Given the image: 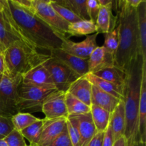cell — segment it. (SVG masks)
I'll list each match as a JSON object with an SVG mask.
<instances>
[{
    "mask_svg": "<svg viewBox=\"0 0 146 146\" xmlns=\"http://www.w3.org/2000/svg\"><path fill=\"white\" fill-rule=\"evenodd\" d=\"M116 19L119 28V44L114 56V65L127 72L130 64L141 56L136 8L127 0L118 1Z\"/></svg>",
    "mask_w": 146,
    "mask_h": 146,
    "instance_id": "6da1fadb",
    "label": "cell"
},
{
    "mask_svg": "<svg viewBox=\"0 0 146 146\" xmlns=\"http://www.w3.org/2000/svg\"><path fill=\"white\" fill-rule=\"evenodd\" d=\"M8 4L23 36L31 46L48 53L53 49L61 48L64 38L34 12L23 9L14 0H9Z\"/></svg>",
    "mask_w": 146,
    "mask_h": 146,
    "instance_id": "7a4b0ae2",
    "label": "cell"
},
{
    "mask_svg": "<svg viewBox=\"0 0 146 146\" xmlns=\"http://www.w3.org/2000/svg\"><path fill=\"white\" fill-rule=\"evenodd\" d=\"M141 56L132 61L127 71L124 89L123 104L125 115V135L127 143L140 142L138 129V115L141 94L143 65Z\"/></svg>",
    "mask_w": 146,
    "mask_h": 146,
    "instance_id": "3957f363",
    "label": "cell"
},
{
    "mask_svg": "<svg viewBox=\"0 0 146 146\" xmlns=\"http://www.w3.org/2000/svg\"><path fill=\"white\" fill-rule=\"evenodd\" d=\"M2 54L5 65L4 74L9 78L22 76L50 57L48 54L39 52L36 48L21 41L13 44Z\"/></svg>",
    "mask_w": 146,
    "mask_h": 146,
    "instance_id": "277c9868",
    "label": "cell"
},
{
    "mask_svg": "<svg viewBox=\"0 0 146 146\" xmlns=\"http://www.w3.org/2000/svg\"><path fill=\"white\" fill-rule=\"evenodd\" d=\"M21 81V76L14 78L0 76V115L11 118L19 112L18 89Z\"/></svg>",
    "mask_w": 146,
    "mask_h": 146,
    "instance_id": "5b68a950",
    "label": "cell"
},
{
    "mask_svg": "<svg viewBox=\"0 0 146 146\" xmlns=\"http://www.w3.org/2000/svg\"><path fill=\"white\" fill-rule=\"evenodd\" d=\"M56 89L39 88L23 83L19 86L18 110L19 112H40L44 101Z\"/></svg>",
    "mask_w": 146,
    "mask_h": 146,
    "instance_id": "8992f818",
    "label": "cell"
},
{
    "mask_svg": "<svg viewBox=\"0 0 146 146\" xmlns=\"http://www.w3.org/2000/svg\"><path fill=\"white\" fill-rule=\"evenodd\" d=\"M34 13L61 38H69L70 24L64 21L51 5V0H33Z\"/></svg>",
    "mask_w": 146,
    "mask_h": 146,
    "instance_id": "52a82bcc",
    "label": "cell"
},
{
    "mask_svg": "<svg viewBox=\"0 0 146 146\" xmlns=\"http://www.w3.org/2000/svg\"><path fill=\"white\" fill-rule=\"evenodd\" d=\"M42 64L49 73L58 91L66 93L71 84L81 77L65 64L51 56Z\"/></svg>",
    "mask_w": 146,
    "mask_h": 146,
    "instance_id": "ba28073f",
    "label": "cell"
},
{
    "mask_svg": "<svg viewBox=\"0 0 146 146\" xmlns=\"http://www.w3.org/2000/svg\"><path fill=\"white\" fill-rule=\"evenodd\" d=\"M98 34L86 36V38L81 42H74L69 38H65L62 40L61 49L68 54L81 58H88L92 51L96 48V38Z\"/></svg>",
    "mask_w": 146,
    "mask_h": 146,
    "instance_id": "9c48e42d",
    "label": "cell"
},
{
    "mask_svg": "<svg viewBox=\"0 0 146 146\" xmlns=\"http://www.w3.org/2000/svg\"><path fill=\"white\" fill-rule=\"evenodd\" d=\"M65 94L57 91L44 101L41 112L45 115V119L68 118V115L65 104Z\"/></svg>",
    "mask_w": 146,
    "mask_h": 146,
    "instance_id": "30bf717a",
    "label": "cell"
},
{
    "mask_svg": "<svg viewBox=\"0 0 146 146\" xmlns=\"http://www.w3.org/2000/svg\"><path fill=\"white\" fill-rule=\"evenodd\" d=\"M49 56L65 64L74 72L82 77L88 74V58H81L65 52L61 48H55L48 53Z\"/></svg>",
    "mask_w": 146,
    "mask_h": 146,
    "instance_id": "8fae6325",
    "label": "cell"
},
{
    "mask_svg": "<svg viewBox=\"0 0 146 146\" xmlns=\"http://www.w3.org/2000/svg\"><path fill=\"white\" fill-rule=\"evenodd\" d=\"M21 83L39 88L56 89L49 73L43 64L37 66L24 74Z\"/></svg>",
    "mask_w": 146,
    "mask_h": 146,
    "instance_id": "7c38bea8",
    "label": "cell"
},
{
    "mask_svg": "<svg viewBox=\"0 0 146 146\" xmlns=\"http://www.w3.org/2000/svg\"><path fill=\"white\" fill-rule=\"evenodd\" d=\"M66 120L65 118L54 119L44 118L41 137L37 146H47L54 141L58 135L67 128Z\"/></svg>",
    "mask_w": 146,
    "mask_h": 146,
    "instance_id": "4fadbf2b",
    "label": "cell"
},
{
    "mask_svg": "<svg viewBox=\"0 0 146 146\" xmlns=\"http://www.w3.org/2000/svg\"><path fill=\"white\" fill-rule=\"evenodd\" d=\"M114 54L104 46H97L88 58V74H94L106 68L113 66Z\"/></svg>",
    "mask_w": 146,
    "mask_h": 146,
    "instance_id": "5bb4252c",
    "label": "cell"
},
{
    "mask_svg": "<svg viewBox=\"0 0 146 146\" xmlns=\"http://www.w3.org/2000/svg\"><path fill=\"white\" fill-rule=\"evenodd\" d=\"M138 129L140 142L146 143V63L143 65L141 94L138 115Z\"/></svg>",
    "mask_w": 146,
    "mask_h": 146,
    "instance_id": "9a60e30c",
    "label": "cell"
},
{
    "mask_svg": "<svg viewBox=\"0 0 146 146\" xmlns=\"http://www.w3.org/2000/svg\"><path fill=\"white\" fill-rule=\"evenodd\" d=\"M75 118L81 135V146H86L97 133L91 113L71 115Z\"/></svg>",
    "mask_w": 146,
    "mask_h": 146,
    "instance_id": "2e32d148",
    "label": "cell"
},
{
    "mask_svg": "<svg viewBox=\"0 0 146 146\" xmlns=\"http://www.w3.org/2000/svg\"><path fill=\"white\" fill-rule=\"evenodd\" d=\"M121 101V100L113 96L111 94L104 92L96 86L92 85L91 105L101 107L111 113Z\"/></svg>",
    "mask_w": 146,
    "mask_h": 146,
    "instance_id": "e0dca14e",
    "label": "cell"
},
{
    "mask_svg": "<svg viewBox=\"0 0 146 146\" xmlns=\"http://www.w3.org/2000/svg\"><path fill=\"white\" fill-rule=\"evenodd\" d=\"M91 88L92 84L84 76L80 77L74 81L67 92L78 98L88 106L91 105Z\"/></svg>",
    "mask_w": 146,
    "mask_h": 146,
    "instance_id": "ac0fdd59",
    "label": "cell"
},
{
    "mask_svg": "<svg viewBox=\"0 0 146 146\" xmlns=\"http://www.w3.org/2000/svg\"><path fill=\"white\" fill-rule=\"evenodd\" d=\"M110 125L111 126L114 141L124 136L125 131V115L123 101H121L111 115Z\"/></svg>",
    "mask_w": 146,
    "mask_h": 146,
    "instance_id": "d6986e66",
    "label": "cell"
},
{
    "mask_svg": "<svg viewBox=\"0 0 146 146\" xmlns=\"http://www.w3.org/2000/svg\"><path fill=\"white\" fill-rule=\"evenodd\" d=\"M137 21L140 47L143 61L146 63V1L142 0L137 7Z\"/></svg>",
    "mask_w": 146,
    "mask_h": 146,
    "instance_id": "ffe728a7",
    "label": "cell"
},
{
    "mask_svg": "<svg viewBox=\"0 0 146 146\" xmlns=\"http://www.w3.org/2000/svg\"><path fill=\"white\" fill-rule=\"evenodd\" d=\"M92 74L98 78L109 81L118 86L125 88V83H126L127 72L115 66L106 68Z\"/></svg>",
    "mask_w": 146,
    "mask_h": 146,
    "instance_id": "44dd1931",
    "label": "cell"
},
{
    "mask_svg": "<svg viewBox=\"0 0 146 146\" xmlns=\"http://www.w3.org/2000/svg\"><path fill=\"white\" fill-rule=\"evenodd\" d=\"M85 77L92 85L96 86L99 89L102 90L104 92L111 94L118 99L123 101L125 88L118 86L115 85V84H112L109 81L98 78L92 74H87L85 76Z\"/></svg>",
    "mask_w": 146,
    "mask_h": 146,
    "instance_id": "7402d4cb",
    "label": "cell"
},
{
    "mask_svg": "<svg viewBox=\"0 0 146 146\" xmlns=\"http://www.w3.org/2000/svg\"><path fill=\"white\" fill-rule=\"evenodd\" d=\"M90 108L91 118L97 132H105L109 125L111 113L95 105H91Z\"/></svg>",
    "mask_w": 146,
    "mask_h": 146,
    "instance_id": "603a6c76",
    "label": "cell"
},
{
    "mask_svg": "<svg viewBox=\"0 0 146 146\" xmlns=\"http://www.w3.org/2000/svg\"><path fill=\"white\" fill-rule=\"evenodd\" d=\"M118 44H119V28H118L116 17H115L111 23L109 31L104 34V44L102 46H104L106 49L115 56Z\"/></svg>",
    "mask_w": 146,
    "mask_h": 146,
    "instance_id": "cb8c5ba5",
    "label": "cell"
},
{
    "mask_svg": "<svg viewBox=\"0 0 146 146\" xmlns=\"http://www.w3.org/2000/svg\"><path fill=\"white\" fill-rule=\"evenodd\" d=\"M54 1L58 5L69 9L81 19L89 20L87 13V0H56Z\"/></svg>",
    "mask_w": 146,
    "mask_h": 146,
    "instance_id": "d4e9b609",
    "label": "cell"
},
{
    "mask_svg": "<svg viewBox=\"0 0 146 146\" xmlns=\"http://www.w3.org/2000/svg\"><path fill=\"white\" fill-rule=\"evenodd\" d=\"M96 33V24L90 20H81L71 24L68 27V34L71 36H88Z\"/></svg>",
    "mask_w": 146,
    "mask_h": 146,
    "instance_id": "484cf974",
    "label": "cell"
},
{
    "mask_svg": "<svg viewBox=\"0 0 146 146\" xmlns=\"http://www.w3.org/2000/svg\"><path fill=\"white\" fill-rule=\"evenodd\" d=\"M17 41H21L11 32L7 21L2 15V13L0 12V44L2 48L3 52L9 46Z\"/></svg>",
    "mask_w": 146,
    "mask_h": 146,
    "instance_id": "4316f807",
    "label": "cell"
},
{
    "mask_svg": "<svg viewBox=\"0 0 146 146\" xmlns=\"http://www.w3.org/2000/svg\"><path fill=\"white\" fill-rule=\"evenodd\" d=\"M114 17H113L112 10L110 7H101L98 12L96 21L97 34H106L109 31L111 23Z\"/></svg>",
    "mask_w": 146,
    "mask_h": 146,
    "instance_id": "83f0119b",
    "label": "cell"
},
{
    "mask_svg": "<svg viewBox=\"0 0 146 146\" xmlns=\"http://www.w3.org/2000/svg\"><path fill=\"white\" fill-rule=\"evenodd\" d=\"M65 104L68 115H75L89 113L90 106L66 92L65 94Z\"/></svg>",
    "mask_w": 146,
    "mask_h": 146,
    "instance_id": "f1b7e54d",
    "label": "cell"
},
{
    "mask_svg": "<svg viewBox=\"0 0 146 146\" xmlns=\"http://www.w3.org/2000/svg\"><path fill=\"white\" fill-rule=\"evenodd\" d=\"M43 124H44V119L39 118L36 122L20 132L23 137L29 142L31 146H37L41 137Z\"/></svg>",
    "mask_w": 146,
    "mask_h": 146,
    "instance_id": "f546056e",
    "label": "cell"
},
{
    "mask_svg": "<svg viewBox=\"0 0 146 146\" xmlns=\"http://www.w3.org/2000/svg\"><path fill=\"white\" fill-rule=\"evenodd\" d=\"M39 118H36L29 113L19 112L11 117V122L14 130L21 132L29 125L36 122Z\"/></svg>",
    "mask_w": 146,
    "mask_h": 146,
    "instance_id": "4dcf8cb0",
    "label": "cell"
},
{
    "mask_svg": "<svg viewBox=\"0 0 146 146\" xmlns=\"http://www.w3.org/2000/svg\"><path fill=\"white\" fill-rule=\"evenodd\" d=\"M66 126L69 138L73 146H81V135L75 118L68 115L66 120Z\"/></svg>",
    "mask_w": 146,
    "mask_h": 146,
    "instance_id": "1f68e13d",
    "label": "cell"
},
{
    "mask_svg": "<svg viewBox=\"0 0 146 146\" xmlns=\"http://www.w3.org/2000/svg\"><path fill=\"white\" fill-rule=\"evenodd\" d=\"M51 5L53 7L54 10L56 11L57 14L64 20L66 22H68V24H74V23L77 22V21H81V19L78 17V16L76 15L74 13H73L72 11H70L68 9L65 8V7H62L61 5H58L56 3L54 2L53 0H51Z\"/></svg>",
    "mask_w": 146,
    "mask_h": 146,
    "instance_id": "d6a6232c",
    "label": "cell"
},
{
    "mask_svg": "<svg viewBox=\"0 0 146 146\" xmlns=\"http://www.w3.org/2000/svg\"><path fill=\"white\" fill-rule=\"evenodd\" d=\"M21 133L14 129L4 140L8 146H31L26 143Z\"/></svg>",
    "mask_w": 146,
    "mask_h": 146,
    "instance_id": "836d02e7",
    "label": "cell"
},
{
    "mask_svg": "<svg viewBox=\"0 0 146 146\" xmlns=\"http://www.w3.org/2000/svg\"><path fill=\"white\" fill-rule=\"evenodd\" d=\"M14 129L11 118L0 115V140H4Z\"/></svg>",
    "mask_w": 146,
    "mask_h": 146,
    "instance_id": "e575fe53",
    "label": "cell"
},
{
    "mask_svg": "<svg viewBox=\"0 0 146 146\" xmlns=\"http://www.w3.org/2000/svg\"><path fill=\"white\" fill-rule=\"evenodd\" d=\"M86 7L89 20L96 24L98 12L101 8L98 1V0H87Z\"/></svg>",
    "mask_w": 146,
    "mask_h": 146,
    "instance_id": "d590c367",
    "label": "cell"
},
{
    "mask_svg": "<svg viewBox=\"0 0 146 146\" xmlns=\"http://www.w3.org/2000/svg\"><path fill=\"white\" fill-rule=\"evenodd\" d=\"M47 146H73L69 138L67 128Z\"/></svg>",
    "mask_w": 146,
    "mask_h": 146,
    "instance_id": "8d00e7d4",
    "label": "cell"
},
{
    "mask_svg": "<svg viewBox=\"0 0 146 146\" xmlns=\"http://www.w3.org/2000/svg\"><path fill=\"white\" fill-rule=\"evenodd\" d=\"M114 137L113 134L112 129H111V125H108L106 131L104 132V139H103L102 146H113L114 143Z\"/></svg>",
    "mask_w": 146,
    "mask_h": 146,
    "instance_id": "74e56055",
    "label": "cell"
},
{
    "mask_svg": "<svg viewBox=\"0 0 146 146\" xmlns=\"http://www.w3.org/2000/svg\"><path fill=\"white\" fill-rule=\"evenodd\" d=\"M104 132H97L86 146H102Z\"/></svg>",
    "mask_w": 146,
    "mask_h": 146,
    "instance_id": "f35d334b",
    "label": "cell"
},
{
    "mask_svg": "<svg viewBox=\"0 0 146 146\" xmlns=\"http://www.w3.org/2000/svg\"><path fill=\"white\" fill-rule=\"evenodd\" d=\"M14 2L17 3L19 6L22 7L24 9L34 12L33 0H14Z\"/></svg>",
    "mask_w": 146,
    "mask_h": 146,
    "instance_id": "ab89813d",
    "label": "cell"
},
{
    "mask_svg": "<svg viewBox=\"0 0 146 146\" xmlns=\"http://www.w3.org/2000/svg\"><path fill=\"white\" fill-rule=\"evenodd\" d=\"M113 146H127V140L125 137L123 136L114 141Z\"/></svg>",
    "mask_w": 146,
    "mask_h": 146,
    "instance_id": "60d3db41",
    "label": "cell"
},
{
    "mask_svg": "<svg viewBox=\"0 0 146 146\" xmlns=\"http://www.w3.org/2000/svg\"><path fill=\"white\" fill-rule=\"evenodd\" d=\"M5 70V65H4V58L3 54H0V76L4 74Z\"/></svg>",
    "mask_w": 146,
    "mask_h": 146,
    "instance_id": "b9f144b4",
    "label": "cell"
},
{
    "mask_svg": "<svg viewBox=\"0 0 146 146\" xmlns=\"http://www.w3.org/2000/svg\"><path fill=\"white\" fill-rule=\"evenodd\" d=\"M142 0H127L128 4L131 6V7H134V8H137L138 5L141 4Z\"/></svg>",
    "mask_w": 146,
    "mask_h": 146,
    "instance_id": "7bdbcfd3",
    "label": "cell"
},
{
    "mask_svg": "<svg viewBox=\"0 0 146 146\" xmlns=\"http://www.w3.org/2000/svg\"><path fill=\"white\" fill-rule=\"evenodd\" d=\"M134 146H146V143L142 142H136Z\"/></svg>",
    "mask_w": 146,
    "mask_h": 146,
    "instance_id": "ee69618b",
    "label": "cell"
},
{
    "mask_svg": "<svg viewBox=\"0 0 146 146\" xmlns=\"http://www.w3.org/2000/svg\"><path fill=\"white\" fill-rule=\"evenodd\" d=\"M0 146H8L4 140H0Z\"/></svg>",
    "mask_w": 146,
    "mask_h": 146,
    "instance_id": "f6af8a7d",
    "label": "cell"
},
{
    "mask_svg": "<svg viewBox=\"0 0 146 146\" xmlns=\"http://www.w3.org/2000/svg\"><path fill=\"white\" fill-rule=\"evenodd\" d=\"M3 10V4L1 0H0V12H1V11Z\"/></svg>",
    "mask_w": 146,
    "mask_h": 146,
    "instance_id": "bcb514c9",
    "label": "cell"
},
{
    "mask_svg": "<svg viewBox=\"0 0 146 146\" xmlns=\"http://www.w3.org/2000/svg\"><path fill=\"white\" fill-rule=\"evenodd\" d=\"M135 143H127V146H134Z\"/></svg>",
    "mask_w": 146,
    "mask_h": 146,
    "instance_id": "7dc6e473",
    "label": "cell"
},
{
    "mask_svg": "<svg viewBox=\"0 0 146 146\" xmlns=\"http://www.w3.org/2000/svg\"><path fill=\"white\" fill-rule=\"evenodd\" d=\"M2 53H3V50H2V48H1V44H0V54H2Z\"/></svg>",
    "mask_w": 146,
    "mask_h": 146,
    "instance_id": "c3c4849f",
    "label": "cell"
}]
</instances>
